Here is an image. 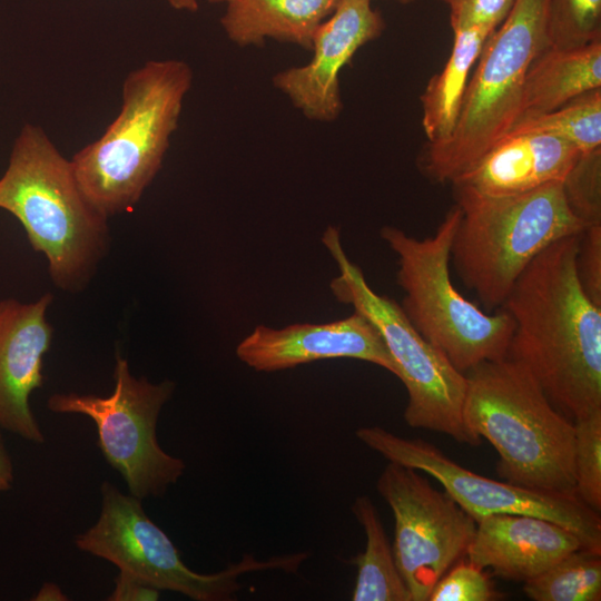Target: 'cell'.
Listing matches in <instances>:
<instances>
[{"label":"cell","mask_w":601,"mask_h":601,"mask_svg":"<svg viewBox=\"0 0 601 601\" xmlns=\"http://www.w3.org/2000/svg\"><path fill=\"white\" fill-rule=\"evenodd\" d=\"M461 210L451 264L486 312L502 307L528 265L554 242L588 227L571 209L562 183L514 196L453 190Z\"/></svg>","instance_id":"5b68a950"},{"label":"cell","mask_w":601,"mask_h":601,"mask_svg":"<svg viewBox=\"0 0 601 601\" xmlns=\"http://www.w3.org/2000/svg\"><path fill=\"white\" fill-rule=\"evenodd\" d=\"M33 601H67L69 598L53 582H45L32 598Z\"/></svg>","instance_id":"1f68e13d"},{"label":"cell","mask_w":601,"mask_h":601,"mask_svg":"<svg viewBox=\"0 0 601 601\" xmlns=\"http://www.w3.org/2000/svg\"><path fill=\"white\" fill-rule=\"evenodd\" d=\"M237 357L257 372H277L329 358H355L396 375L394 362L375 326L354 311L324 324L259 325L236 347Z\"/></svg>","instance_id":"9a60e30c"},{"label":"cell","mask_w":601,"mask_h":601,"mask_svg":"<svg viewBox=\"0 0 601 601\" xmlns=\"http://www.w3.org/2000/svg\"><path fill=\"white\" fill-rule=\"evenodd\" d=\"M499 595L483 569L461 559L434 584L427 601H491Z\"/></svg>","instance_id":"4316f807"},{"label":"cell","mask_w":601,"mask_h":601,"mask_svg":"<svg viewBox=\"0 0 601 601\" xmlns=\"http://www.w3.org/2000/svg\"><path fill=\"white\" fill-rule=\"evenodd\" d=\"M100 496L98 519L76 535V548L139 577L160 591L178 592L195 601L233 600L243 588L239 575L275 569L296 572L309 555L300 552L257 560L245 554L239 562L221 571L199 573L185 564L167 533L145 512L140 499L122 493L109 481L101 483Z\"/></svg>","instance_id":"9c48e42d"},{"label":"cell","mask_w":601,"mask_h":601,"mask_svg":"<svg viewBox=\"0 0 601 601\" xmlns=\"http://www.w3.org/2000/svg\"><path fill=\"white\" fill-rule=\"evenodd\" d=\"M108 396L55 393L47 407L58 414L88 416L97 427V444L106 462L124 479L128 493L140 499L164 495L186 470L185 462L165 452L157 439L162 406L174 394L170 380L152 383L136 377L119 353Z\"/></svg>","instance_id":"30bf717a"},{"label":"cell","mask_w":601,"mask_h":601,"mask_svg":"<svg viewBox=\"0 0 601 601\" xmlns=\"http://www.w3.org/2000/svg\"><path fill=\"white\" fill-rule=\"evenodd\" d=\"M601 40V0H549L548 41L571 49Z\"/></svg>","instance_id":"cb8c5ba5"},{"label":"cell","mask_w":601,"mask_h":601,"mask_svg":"<svg viewBox=\"0 0 601 601\" xmlns=\"http://www.w3.org/2000/svg\"><path fill=\"white\" fill-rule=\"evenodd\" d=\"M548 1L516 0L485 41L452 135L427 142L418 156L417 167L431 181L451 183L516 122L526 71L549 48Z\"/></svg>","instance_id":"52a82bcc"},{"label":"cell","mask_w":601,"mask_h":601,"mask_svg":"<svg viewBox=\"0 0 601 601\" xmlns=\"http://www.w3.org/2000/svg\"><path fill=\"white\" fill-rule=\"evenodd\" d=\"M524 594L534 601H599L601 552L580 548L524 582Z\"/></svg>","instance_id":"603a6c76"},{"label":"cell","mask_w":601,"mask_h":601,"mask_svg":"<svg viewBox=\"0 0 601 601\" xmlns=\"http://www.w3.org/2000/svg\"><path fill=\"white\" fill-rule=\"evenodd\" d=\"M377 492L395 520L393 552L412 601H427L439 579L466 550L476 521L418 470L388 462Z\"/></svg>","instance_id":"7c38bea8"},{"label":"cell","mask_w":601,"mask_h":601,"mask_svg":"<svg viewBox=\"0 0 601 601\" xmlns=\"http://www.w3.org/2000/svg\"><path fill=\"white\" fill-rule=\"evenodd\" d=\"M392 1H396V2H400V3H403V4H407V3L413 2L414 0H392Z\"/></svg>","instance_id":"e575fe53"},{"label":"cell","mask_w":601,"mask_h":601,"mask_svg":"<svg viewBox=\"0 0 601 601\" xmlns=\"http://www.w3.org/2000/svg\"><path fill=\"white\" fill-rule=\"evenodd\" d=\"M176 9L189 10L186 0H167Z\"/></svg>","instance_id":"d6a6232c"},{"label":"cell","mask_w":601,"mask_h":601,"mask_svg":"<svg viewBox=\"0 0 601 601\" xmlns=\"http://www.w3.org/2000/svg\"><path fill=\"white\" fill-rule=\"evenodd\" d=\"M599 88L601 40L571 49L546 48L526 71L518 120L553 111L580 95Z\"/></svg>","instance_id":"d6986e66"},{"label":"cell","mask_w":601,"mask_h":601,"mask_svg":"<svg viewBox=\"0 0 601 601\" xmlns=\"http://www.w3.org/2000/svg\"><path fill=\"white\" fill-rule=\"evenodd\" d=\"M191 83L183 60H150L135 69L117 117L70 159L82 191L106 218L134 208L158 174Z\"/></svg>","instance_id":"277c9868"},{"label":"cell","mask_w":601,"mask_h":601,"mask_svg":"<svg viewBox=\"0 0 601 601\" xmlns=\"http://www.w3.org/2000/svg\"><path fill=\"white\" fill-rule=\"evenodd\" d=\"M450 8V24L456 29L494 31L510 14L516 0H442Z\"/></svg>","instance_id":"83f0119b"},{"label":"cell","mask_w":601,"mask_h":601,"mask_svg":"<svg viewBox=\"0 0 601 601\" xmlns=\"http://www.w3.org/2000/svg\"><path fill=\"white\" fill-rule=\"evenodd\" d=\"M160 590L129 572L120 571L115 579V588L109 601H156Z\"/></svg>","instance_id":"f546056e"},{"label":"cell","mask_w":601,"mask_h":601,"mask_svg":"<svg viewBox=\"0 0 601 601\" xmlns=\"http://www.w3.org/2000/svg\"><path fill=\"white\" fill-rule=\"evenodd\" d=\"M579 237L561 238L522 272L501 308L514 322L506 357L574 420L601 411V306L578 274Z\"/></svg>","instance_id":"6da1fadb"},{"label":"cell","mask_w":601,"mask_h":601,"mask_svg":"<svg viewBox=\"0 0 601 601\" xmlns=\"http://www.w3.org/2000/svg\"><path fill=\"white\" fill-rule=\"evenodd\" d=\"M577 267L584 290L601 306V224L588 226L580 235Z\"/></svg>","instance_id":"f1b7e54d"},{"label":"cell","mask_w":601,"mask_h":601,"mask_svg":"<svg viewBox=\"0 0 601 601\" xmlns=\"http://www.w3.org/2000/svg\"><path fill=\"white\" fill-rule=\"evenodd\" d=\"M0 427V492L9 491L14 481V469Z\"/></svg>","instance_id":"4dcf8cb0"},{"label":"cell","mask_w":601,"mask_h":601,"mask_svg":"<svg viewBox=\"0 0 601 601\" xmlns=\"http://www.w3.org/2000/svg\"><path fill=\"white\" fill-rule=\"evenodd\" d=\"M356 437L388 462L434 477L475 521L492 514H529L553 521L601 552V519L577 494L534 490L476 474L423 440L398 436L381 426H363Z\"/></svg>","instance_id":"8fae6325"},{"label":"cell","mask_w":601,"mask_h":601,"mask_svg":"<svg viewBox=\"0 0 601 601\" xmlns=\"http://www.w3.org/2000/svg\"><path fill=\"white\" fill-rule=\"evenodd\" d=\"M352 511L366 535L363 553L353 560L357 578L352 600L412 601L374 503L367 495L357 496Z\"/></svg>","instance_id":"44dd1931"},{"label":"cell","mask_w":601,"mask_h":601,"mask_svg":"<svg viewBox=\"0 0 601 601\" xmlns=\"http://www.w3.org/2000/svg\"><path fill=\"white\" fill-rule=\"evenodd\" d=\"M492 31L470 28L453 30V46L442 70L434 75L421 96L422 126L428 144L446 140L460 117L470 75Z\"/></svg>","instance_id":"ffe728a7"},{"label":"cell","mask_w":601,"mask_h":601,"mask_svg":"<svg viewBox=\"0 0 601 601\" xmlns=\"http://www.w3.org/2000/svg\"><path fill=\"white\" fill-rule=\"evenodd\" d=\"M339 0H227L220 19L228 39L239 47L267 39L311 50L317 28Z\"/></svg>","instance_id":"ac0fdd59"},{"label":"cell","mask_w":601,"mask_h":601,"mask_svg":"<svg viewBox=\"0 0 601 601\" xmlns=\"http://www.w3.org/2000/svg\"><path fill=\"white\" fill-rule=\"evenodd\" d=\"M562 185L573 213L587 226L601 224V149L581 155Z\"/></svg>","instance_id":"484cf974"},{"label":"cell","mask_w":601,"mask_h":601,"mask_svg":"<svg viewBox=\"0 0 601 601\" xmlns=\"http://www.w3.org/2000/svg\"><path fill=\"white\" fill-rule=\"evenodd\" d=\"M372 0H339L334 12L317 28L312 60L273 77V85L309 120L332 122L343 109L341 70L359 48L377 39L385 29Z\"/></svg>","instance_id":"4fadbf2b"},{"label":"cell","mask_w":601,"mask_h":601,"mask_svg":"<svg viewBox=\"0 0 601 601\" xmlns=\"http://www.w3.org/2000/svg\"><path fill=\"white\" fill-rule=\"evenodd\" d=\"M581 152L544 134L506 135L450 184L453 190L506 197L563 183Z\"/></svg>","instance_id":"2e32d148"},{"label":"cell","mask_w":601,"mask_h":601,"mask_svg":"<svg viewBox=\"0 0 601 601\" xmlns=\"http://www.w3.org/2000/svg\"><path fill=\"white\" fill-rule=\"evenodd\" d=\"M52 295L33 302L0 299V427L42 444L45 434L31 410L30 396L43 384V357L53 329L47 319Z\"/></svg>","instance_id":"5bb4252c"},{"label":"cell","mask_w":601,"mask_h":601,"mask_svg":"<svg viewBox=\"0 0 601 601\" xmlns=\"http://www.w3.org/2000/svg\"><path fill=\"white\" fill-rule=\"evenodd\" d=\"M322 243L339 274L329 283L337 302L353 306L378 331L407 392L404 420L413 428L445 434L459 443L479 445L463 420L466 376L413 326L400 304L378 295L343 249L339 229L328 226Z\"/></svg>","instance_id":"ba28073f"},{"label":"cell","mask_w":601,"mask_h":601,"mask_svg":"<svg viewBox=\"0 0 601 601\" xmlns=\"http://www.w3.org/2000/svg\"><path fill=\"white\" fill-rule=\"evenodd\" d=\"M0 209L22 225L31 247L43 254L56 287L82 292L110 248L108 218L82 191L67 159L38 126L17 136L0 178Z\"/></svg>","instance_id":"7a4b0ae2"},{"label":"cell","mask_w":601,"mask_h":601,"mask_svg":"<svg viewBox=\"0 0 601 601\" xmlns=\"http://www.w3.org/2000/svg\"><path fill=\"white\" fill-rule=\"evenodd\" d=\"M463 420L499 454L501 479L534 490L575 494L574 424L519 362L486 361L465 373Z\"/></svg>","instance_id":"3957f363"},{"label":"cell","mask_w":601,"mask_h":601,"mask_svg":"<svg viewBox=\"0 0 601 601\" xmlns=\"http://www.w3.org/2000/svg\"><path fill=\"white\" fill-rule=\"evenodd\" d=\"M210 2H226L227 0H208ZM188 8L190 11H195L197 9V0H186Z\"/></svg>","instance_id":"836d02e7"},{"label":"cell","mask_w":601,"mask_h":601,"mask_svg":"<svg viewBox=\"0 0 601 601\" xmlns=\"http://www.w3.org/2000/svg\"><path fill=\"white\" fill-rule=\"evenodd\" d=\"M461 210L454 205L432 236L416 238L394 226L381 237L398 259L401 307L413 326L462 373L508 355L514 322L503 308L486 312L451 278V247Z\"/></svg>","instance_id":"8992f818"},{"label":"cell","mask_w":601,"mask_h":601,"mask_svg":"<svg viewBox=\"0 0 601 601\" xmlns=\"http://www.w3.org/2000/svg\"><path fill=\"white\" fill-rule=\"evenodd\" d=\"M544 134L568 141L581 155L601 149V88L588 91L562 107L518 120L508 135Z\"/></svg>","instance_id":"7402d4cb"},{"label":"cell","mask_w":601,"mask_h":601,"mask_svg":"<svg viewBox=\"0 0 601 601\" xmlns=\"http://www.w3.org/2000/svg\"><path fill=\"white\" fill-rule=\"evenodd\" d=\"M583 548L566 528L529 514H492L476 521L470 562L511 581L526 582Z\"/></svg>","instance_id":"e0dca14e"},{"label":"cell","mask_w":601,"mask_h":601,"mask_svg":"<svg viewBox=\"0 0 601 601\" xmlns=\"http://www.w3.org/2000/svg\"><path fill=\"white\" fill-rule=\"evenodd\" d=\"M574 424L575 494L588 506L601 510V411Z\"/></svg>","instance_id":"d4e9b609"}]
</instances>
